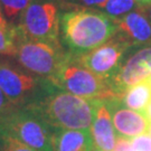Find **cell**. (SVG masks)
Wrapping results in <instances>:
<instances>
[{"instance_id":"6da1fadb","label":"cell","mask_w":151,"mask_h":151,"mask_svg":"<svg viewBox=\"0 0 151 151\" xmlns=\"http://www.w3.org/2000/svg\"><path fill=\"white\" fill-rule=\"evenodd\" d=\"M62 2L60 39L70 55L78 57L100 47L113 37L118 26L113 18L96 8Z\"/></svg>"},{"instance_id":"7a4b0ae2","label":"cell","mask_w":151,"mask_h":151,"mask_svg":"<svg viewBox=\"0 0 151 151\" xmlns=\"http://www.w3.org/2000/svg\"><path fill=\"white\" fill-rule=\"evenodd\" d=\"M101 101L73 95L49 80L43 93L26 106L53 129L88 130Z\"/></svg>"},{"instance_id":"3957f363","label":"cell","mask_w":151,"mask_h":151,"mask_svg":"<svg viewBox=\"0 0 151 151\" xmlns=\"http://www.w3.org/2000/svg\"><path fill=\"white\" fill-rule=\"evenodd\" d=\"M0 134L37 151H53L54 129L28 106H14L0 115Z\"/></svg>"},{"instance_id":"277c9868","label":"cell","mask_w":151,"mask_h":151,"mask_svg":"<svg viewBox=\"0 0 151 151\" xmlns=\"http://www.w3.org/2000/svg\"><path fill=\"white\" fill-rule=\"evenodd\" d=\"M49 80L64 91L83 99L108 100L120 97L108 81L85 68L70 53L66 54L58 70Z\"/></svg>"},{"instance_id":"5b68a950","label":"cell","mask_w":151,"mask_h":151,"mask_svg":"<svg viewBox=\"0 0 151 151\" xmlns=\"http://www.w3.org/2000/svg\"><path fill=\"white\" fill-rule=\"evenodd\" d=\"M60 0H32L17 22L22 37L62 45L60 39Z\"/></svg>"},{"instance_id":"8992f818","label":"cell","mask_w":151,"mask_h":151,"mask_svg":"<svg viewBox=\"0 0 151 151\" xmlns=\"http://www.w3.org/2000/svg\"><path fill=\"white\" fill-rule=\"evenodd\" d=\"M49 78L39 77L25 70L16 60L0 55V88L15 106H26L37 99Z\"/></svg>"},{"instance_id":"52a82bcc","label":"cell","mask_w":151,"mask_h":151,"mask_svg":"<svg viewBox=\"0 0 151 151\" xmlns=\"http://www.w3.org/2000/svg\"><path fill=\"white\" fill-rule=\"evenodd\" d=\"M67 52L62 45L43 43L22 38L14 58L29 73L50 78L66 57Z\"/></svg>"},{"instance_id":"ba28073f","label":"cell","mask_w":151,"mask_h":151,"mask_svg":"<svg viewBox=\"0 0 151 151\" xmlns=\"http://www.w3.org/2000/svg\"><path fill=\"white\" fill-rule=\"evenodd\" d=\"M130 48L132 46L129 40L116 32L106 43L76 58L85 68L109 82L116 73L125 52Z\"/></svg>"},{"instance_id":"9c48e42d","label":"cell","mask_w":151,"mask_h":151,"mask_svg":"<svg viewBox=\"0 0 151 151\" xmlns=\"http://www.w3.org/2000/svg\"><path fill=\"white\" fill-rule=\"evenodd\" d=\"M151 76V45L137 50L129 58L122 60L114 76L109 81L120 97L125 91Z\"/></svg>"},{"instance_id":"30bf717a","label":"cell","mask_w":151,"mask_h":151,"mask_svg":"<svg viewBox=\"0 0 151 151\" xmlns=\"http://www.w3.org/2000/svg\"><path fill=\"white\" fill-rule=\"evenodd\" d=\"M104 101L110 110L114 130L118 135L131 140L135 137L149 133L151 121L146 114L123 106L121 97H111Z\"/></svg>"},{"instance_id":"8fae6325","label":"cell","mask_w":151,"mask_h":151,"mask_svg":"<svg viewBox=\"0 0 151 151\" xmlns=\"http://www.w3.org/2000/svg\"><path fill=\"white\" fill-rule=\"evenodd\" d=\"M146 9L139 7L123 17L114 19L118 32L129 40L132 47L151 45V22Z\"/></svg>"},{"instance_id":"7c38bea8","label":"cell","mask_w":151,"mask_h":151,"mask_svg":"<svg viewBox=\"0 0 151 151\" xmlns=\"http://www.w3.org/2000/svg\"><path fill=\"white\" fill-rule=\"evenodd\" d=\"M91 135L94 149L103 151H112L115 145V130L112 116L104 100L97 106L95 119L91 125Z\"/></svg>"},{"instance_id":"4fadbf2b","label":"cell","mask_w":151,"mask_h":151,"mask_svg":"<svg viewBox=\"0 0 151 151\" xmlns=\"http://www.w3.org/2000/svg\"><path fill=\"white\" fill-rule=\"evenodd\" d=\"M94 149L88 130L54 129L53 151H92Z\"/></svg>"},{"instance_id":"5bb4252c","label":"cell","mask_w":151,"mask_h":151,"mask_svg":"<svg viewBox=\"0 0 151 151\" xmlns=\"http://www.w3.org/2000/svg\"><path fill=\"white\" fill-rule=\"evenodd\" d=\"M150 102L151 84L148 78L128 88L121 97V103L123 106L143 114Z\"/></svg>"},{"instance_id":"9a60e30c","label":"cell","mask_w":151,"mask_h":151,"mask_svg":"<svg viewBox=\"0 0 151 151\" xmlns=\"http://www.w3.org/2000/svg\"><path fill=\"white\" fill-rule=\"evenodd\" d=\"M22 38V35L17 25L0 27V55L14 57Z\"/></svg>"},{"instance_id":"2e32d148","label":"cell","mask_w":151,"mask_h":151,"mask_svg":"<svg viewBox=\"0 0 151 151\" xmlns=\"http://www.w3.org/2000/svg\"><path fill=\"white\" fill-rule=\"evenodd\" d=\"M139 7L140 6L135 0H106L105 4L99 8V10L103 11L113 19H118Z\"/></svg>"},{"instance_id":"e0dca14e","label":"cell","mask_w":151,"mask_h":151,"mask_svg":"<svg viewBox=\"0 0 151 151\" xmlns=\"http://www.w3.org/2000/svg\"><path fill=\"white\" fill-rule=\"evenodd\" d=\"M32 0H0L7 20L11 25H17L20 16Z\"/></svg>"},{"instance_id":"ac0fdd59","label":"cell","mask_w":151,"mask_h":151,"mask_svg":"<svg viewBox=\"0 0 151 151\" xmlns=\"http://www.w3.org/2000/svg\"><path fill=\"white\" fill-rule=\"evenodd\" d=\"M0 151H37L18 140L5 134H0Z\"/></svg>"},{"instance_id":"d6986e66","label":"cell","mask_w":151,"mask_h":151,"mask_svg":"<svg viewBox=\"0 0 151 151\" xmlns=\"http://www.w3.org/2000/svg\"><path fill=\"white\" fill-rule=\"evenodd\" d=\"M133 151H151V137L142 134L131 140Z\"/></svg>"},{"instance_id":"ffe728a7","label":"cell","mask_w":151,"mask_h":151,"mask_svg":"<svg viewBox=\"0 0 151 151\" xmlns=\"http://www.w3.org/2000/svg\"><path fill=\"white\" fill-rule=\"evenodd\" d=\"M64 4L68 5L80 6V7H87V8H96L99 9L101 6L105 4L106 0H60Z\"/></svg>"},{"instance_id":"44dd1931","label":"cell","mask_w":151,"mask_h":151,"mask_svg":"<svg viewBox=\"0 0 151 151\" xmlns=\"http://www.w3.org/2000/svg\"><path fill=\"white\" fill-rule=\"evenodd\" d=\"M112 151H133L131 140L128 138L118 135L115 138V145H114V148Z\"/></svg>"},{"instance_id":"7402d4cb","label":"cell","mask_w":151,"mask_h":151,"mask_svg":"<svg viewBox=\"0 0 151 151\" xmlns=\"http://www.w3.org/2000/svg\"><path fill=\"white\" fill-rule=\"evenodd\" d=\"M15 105L8 100V97L6 96L5 93L1 91V88H0V115L6 113V112H8Z\"/></svg>"},{"instance_id":"603a6c76","label":"cell","mask_w":151,"mask_h":151,"mask_svg":"<svg viewBox=\"0 0 151 151\" xmlns=\"http://www.w3.org/2000/svg\"><path fill=\"white\" fill-rule=\"evenodd\" d=\"M9 25V22L7 20V18L5 16V12L2 10V7H1V4H0V27H8Z\"/></svg>"},{"instance_id":"cb8c5ba5","label":"cell","mask_w":151,"mask_h":151,"mask_svg":"<svg viewBox=\"0 0 151 151\" xmlns=\"http://www.w3.org/2000/svg\"><path fill=\"white\" fill-rule=\"evenodd\" d=\"M135 1L142 8H148L151 6V0H135Z\"/></svg>"},{"instance_id":"d4e9b609","label":"cell","mask_w":151,"mask_h":151,"mask_svg":"<svg viewBox=\"0 0 151 151\" xmlns=\"http://www.w3.org/2000/svg\"><path fill=\"white\" fill-rule=\"evenodd\" d=\"M145 114L147 115V118L150 120L151 121V102L149 103V105L147 106V109H146V112H145Z\"/></svg>"},{"instance_id":"484cf974","label":"cell","mask_w":151,"mask_h":151,"mask_svg":"<svg viewBox=\"0 0 151 151\" xmlns=\"http://www.w3.org/2000/svg\"><path fill=\"white\" fill-rule=\"evenodd\" d=\"M147 14H148V17H149V19H150V22H151V6L149 7V10L147 11Z\"/></svg>"},{"instance_id":"4316f807","label":"cell","mask_w":151,"mask_h":151,"mask_svg":"<svg viewBox=\"0 0 151 151\" xmlns=\"http://www.w3.org/2000/svg\"><path fill=\"white\" fill-rule=\"evenodd\" d=\"M149 133H150V135H151V122H150V127H149Z\"/></svg>"},{"instance_id":"83f0119b","label":"cell","mask_w":151,"mask_h":151,"mask_svg":"<svg viewBox=\"0 0 151 151\" xmlns=\"http://www.w3.org/2000/svg\"><path fill=\"white\" fill-rule=\"evenodd\" d=\"M92 151H103V150H99V149H93Z\"/></svg>"},{"instance_id":"f1b7e54d","label":"cell","mask_w":151,"mask_h":151,"mask_svg":"<svg viewBox=\"0 0 151 151\" xmlns=\"http://www.w3.org/2000/svg\"><path fill=\"white\" fill-rule=\"evenodd\" d=\"M148 80H149V82H150V84H151V76L149 77V78H148Z\"/></svg>"}]
</instances>
